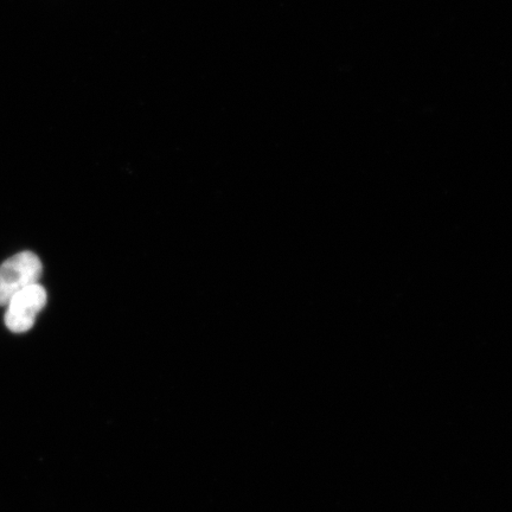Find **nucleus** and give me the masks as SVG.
Segmentation results:
<instances>
[{
    "instance_id": "f257e3e1",
    "label": "nucleus",
    "mask_w": 512,
    "mask_h": 512,
    "mask_svg": "<svg viewBox=\"0 0 512 512\" xmlns=\"http://www.w3.org/2000/svg\"><path fill=\"white\" fill-rule=\"evenodd\" d=\"M43 272L40 258L31 252L18 253L0 266V306L18 292L37 284Z\"/></svg>"
},
{
    "instance_id": "f03ea898",
    "label": "nucleus",
    "mask_w": 512,
    "mask_h": 512,
    "mask_svg": "<svg viewBox=\"0 0 512 512\" xmlns=\"http://www.w3.org/2000/svg\"><path fill=\"white\" fill-rule=\"evenodd\" d=\"M48 294L46 288L34 284L15 294L6 304L5 325L15 334H23L32 329L38 313L47 305Z\"/></svg>"
}]
</instances>
